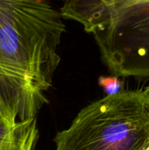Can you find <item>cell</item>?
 Returning a JSON list of instances; mask_svg holds the SVG:
<instances>
[{
  "instance_id": "obj_1",
  "label": "cell",
  "mask_w": 149,
  "mask_h": 150,
  "mask_svg": "<svg viewBox=\"0 0 149 150\" xmlns=\"http://www.w3.org/2000/svg\"><path fill=\"white\" fill-rule=\"evenodd\" d=\"M62 18L51 0H0V116L36 118L47 101Z\"/></svg>"
},
{
  "instance_id": "obj_4",
  "label": "cell",
  "mask_w": 149,
  "mask_h": 150,
  "mask_svg": "<svg viewBox=\"0 0 149 150\" xmlns=\"http://www.w3.org/2000/svg\"><path fill=\"white\" fill-rule=\"evenodd\" d=\"M60 12L63 18L80 23L87 33L97 26L102 18L111 10L135 3H146L149 0H61Z\"/></svg>"
},
{
  "instance_id": "obj_7",
  "label": "cell",
  "mask_w": 149,
  "mask_h": 150,
  "mask_svg": "<svg viewBox=\"0 0 149 150\" xmlns=\"http://www.w3.org/2000/svg\"><path fill=\"white\" fill-rule=\"evenodd\" d=\"M142 92H143V94H144V96H145V98H146V99L148 101V104L149 105V85L144 91H142Z\"/></svg>"
},
{
  "instance_id": "obj_5",
  "label": "cell",
  "mask_w": 149,
  "mask_h": 150,
  "mask_svg": "<svg viewBox=\"0 0 149 150\" xmlns=\"http://www.w3.org/2000/svg\"><path fill=\"white\" fill-rule=\"evenodd\" d=\"M38 138L36 118L0 116V150H34Z\"/></svg>"
},
{
  "instance_id": "obj_2",
  "label": "cell",
  "mask_w": 149,
  "mask_h": 150,
  "mask_svg": "<svg viewBox=\"0 0 149 150\" xmlns=\"http://www.w3.org/2000/svg\"><path fill=\"white\" fill-rule=\"evenodd\" d=\"M55 150H147L149 105L142 91H122L83 109L56 134Z\"/></svg>"
},
{
  "instance_id": "obj_8",
  "label": "cell",
  "mask_w": 149,
  "mask_h": 150,
  "mask_svg": "<svg viewBox=\"0 0 149 150\" xmlns=\"http://www.w3.org/2000/svg\"><path fill=\"white\" fill-rule=\"evenodd\" d=\"M147 150H149V148H148V149H147Z\"/></svg>"
},
{
  "instance_id": "obj_3",
  "label": "cell",
  "mask_w": 149,
  "mask_h": 150,
  "mask_svg": "<svg viewBox=\"0 0 149 150\" xmlns=\"http://www.w3.org/2000/svg\"><path fill=\"white\" fill-rule=\"evenodd\" d=\"M91 33L114 76L149 78V2L109 11Z\"/></svg>"
},
{
  "instance_id": "obj_6",
  "label": "cell",
  "mask_w": 149,
  "mask_h": 150,
  "mask_svg": "<svg viewBox=\"0 0 149 150\" xmlns=\"http://www.w3.org/2000/svg\"><path fill=\"white\" fill-rule=\"evenodd\" d=\"M98 84L104 90L106 96L116 95L124 91V83L119 79V76H102L98 78Z\"/></svg>"
}]
</instances>
